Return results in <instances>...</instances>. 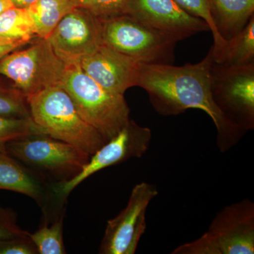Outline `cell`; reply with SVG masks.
Returning <instances> with one entry per match:
<instances>
[{
  "label": "cell",
  "mask_w": 254,
  "mask_h": 254,
  "mask_svg": "<svg viewBox=\"0 0 254 254\" xmlns=\"http://www.w3.org/2000/svg\"><path fill=\"white\" fill-rule=\"evenodd\" d=\"M213 49L200 63L185 66L143 64L140 68L137 86L148 93L157 113L175 116L188 109H199L208 114L217 129V145L222 152L230 149L245 132L232 123L219 109L210 88Z\"/></svg>",
  "instance_id": "obj_1"
},
{
  "label": "cell",
  "mask_w": 254,
  "mask_h": 254,
  "mask_svg": "<svg viewBox=\"0 0 254 254\" xmlns=\"http://www.w3.org/2000/svg\"><path fill=\"white\" fill-rule=\"evenodd\" d=\"M26 100L32 120L46 135L69 143L90 156L108 142L81 118L60 85L45 88Z\"/></svg>",
  "instance_id": "obj_2"
},
{
  "label": "cell",
  "mask_w": 254,
  "mask_h": 254,
  "mask_svg": "<svg viewBox=\"0 0 254 254\" xmlns=\"http://www.w3.org/2000/svg\"><path fill=\"white\" fill-rule=\"evenodd\" d=\"M60 86L69 95L81 118L107 141L129 122L130 110L124 95L105 89L78 63L66 64Z\"/></svg>",
  "instance_id": "obj_3"
},
{
  "label": "cell",
  "mask_w": 254,
  "mask_h": 254,
  "mask_svg": "<svg viewBox=\"0 0 254 254\" xmlns=\"http://www.w3.org/2000/svg\"><path fill=\"white\" fill-rule=\"evenodd\" d=\"M102 44L143 64H171L177 41L127 14L100 18Z\"/></svg>",
  "instance_id": "obj_4"
},
{
  "label": "cell",
  "mask_w": 254,
  "mask_h": 254,
  "mask_svg": "<svg viewBox=\"0 0 254 254\" xmlns=\"http://www.w3.org/2000/svg\"><path fill=\"white\" fill-rule=\"evenodd\" d=\"M4 151L53 183L68 181L90 160L88 153L48 135H31L4 145Z\"/></svg>",
  "instance_id": "obj_5"
},
{
  "label": "cell",
  "mask_w": 254,
  "mask_h": 254,
  "mask_svg": "<svg viewBox=\"0 0 254 254\" xmlns=\"http://www.w3.org/2000/svg\"><path fill=\"white\" fill-rule=\"evenodd\" d=\"M172 254H254L253 202L245 199L225 207L200 238L177 247Z\"/></svg>",
  "instance_id": "obj_6"
},
{
  "label": "cell",
  "mask_w": 254,
  "mask_h": 254,
  "mask_svg": "<svg viewBox=\"0 0 254 254\" xmlns=\"http://www.w3.org/2000/svg\"><path fill=\"white\" fill-rule=\"evenodd\" d=\"M15 51L0 60V74L13 83L14 91L27 98L53 86L63 78L65 63L55 54L47 39Z\"/></svg>",
  "instance_id": "obj_7"
},
{
  "label": "cell",
  "mask_w": 254,
  "mask_h": 254,
  "mask_svg": "<svg viewBox=\"0 0 254 254\" xmlns=\"http://www.w3.org/2000/svg\"><path fill=\"white\" fill-rule=\"evenodd\" d=\"M212 95L219 109L244 132L254 127V64L210 68Z\"/></svg>",
  "instance_id": "obj_8"
},
{
  "label": "cell",
  "mask_w": 254,
  "mask_h": 254,
  "mask_svg": "<svg viewBox=\"0 0 254 254\" xmlns=\"http://www.w3.org/2000/svg\"><path fill=\"white\" fill-rule=\"evenodd\" d=\"M151 138L149 128L139 126L130 120L118 134L91 155L77 175L68 181L55 184L57 196L64 202L76 187L100 170L128 159L141 158L149 148Z\"/></svg>",
  "instance_id": "obj_9"
},
{
  "label": "cell",
  "mask_w": 254,
  "mask_h": 254,
  "mask_svg": "<svg viewBox=\"0 0 254 254\" xmlns=\"http://www.w3.org/2000/svg\"><path fill=\"white\" fill-rule=\"evenodd\" d=\"M158 194L156 187L147 182L133 187L126 208L108 222L100 254H135L146 229L147 208Z\"/></svg>",
  "instance_id": "obj_10"
},
{
  "label": "cell",
  "mask_w": 254,
  "mask_h": 254,
  "mask_svg": "<svg viewBox=\"0 0 254 254\" xmlns=\"http://www.w3.org/2000/svg\"><path fill=\"white\" fill-rule=\"evenodd\" d=\"M47 40L65 64L79 63L102 45L100 18L86 10L73 8Z\"/></svg>",
  "instance_id": "obj_11"
},
{
  "label": "cell",
  "mask_w": 254,
  "mask_h": 254,
  "mask_svg": "<svg viewBox=\"0 0 254 254\" xmlns=\"http://www.w3.org/2000/svg\"><path fill=\"white\" fill-rule=\"evenodd\" d=\"M122 14L128 15L178 42L210 31L203 19L189 14L175 0H127Z\"/></svg>",
  "instance_id": "obj_12"
},
{
  "label": "cell",
  "mask_w": 254,
  "mask_h": 254,
  "mask_svg": "<svg viewBox=\"0 0 254 254\" xmlns=\"http://www.w3.org/2000/svg\"><path fill=\"white\" fill-rule=\"evenodd\" d=\"M55 184L24 166L5 152L0 151V190L28 195L37 202L45 219L51 220L64 214V202L57 196Z\"/></svg>",
  "instance_id": "obj_13"
},
{
  "label": "cell",
  "mask_w": 254,
  "mask_h": 254,
  "mask_svg": "<svg viewBox=\"0 0 254 254\" xmlns=\"http://www.w3.org/2000/svg\"><path fill=\"white\" fill-rule=\"evenodd\" d=\"M78 64L85 73L105 89L121 95L128 88L137 86L141 65L103 44L83 57Z\"/></svg>",
  "instance_id": "obj_14"
},
{
  "label": "cell",
  "mask_w": 254,
  "mask_h": 254,
  "mask_svg": "<svg viewBox=\"0 0 254 254\" xmlns=\"http://www.w3.org/2000/svg\"><path fill=\"white\" fill-rule=\"evenodd\" d=\"M214 20L225 41L247 26L254 16V0H213Z\"/></svg>",
  "instance_id": "obj_15"
},
{
  "label": "cell",
  "mask_w": 254,
  "mask_h": 254,
  "mask_svg": "<svg viewBox=\"0 0 254 254\" xmlns=\"http://www.w3.org/2000/svg\"><path fill=\"white\" fill-rule=\"evenodd\" d=\"M75 8L71 0H37L27 8L36 36L48 39L62 18Z\"/></svg>",
  "instance_id": "obj_16"
},
{
  "label": "cell",
  "mask_w": 254,
  "mask_h": 254,
  "mask_svg": "<svg viewBox=\"0 0 254 254\" xmlns=\"http://www.w3.org/2000/svg\"><path fill=\"white\" fill-rule=\"evenodd\" d=\"M214 62L229 66L254 64V16L242 31L226 41L221 54Z\"/></svg>",
  "instance_id": "obj_17"
},
{
  "label": "cell",
  "mask_w": 254,
  "mask_h": 254,
  "mask_svg": "<svg viewBox=\"0 0 254 254\" xmlns=\"http://www.w3.org/2000/svg\"><path fill=\"white\" fill-rule=\"evenodd\" d=\"M0 38L28 44L37 38L34 23L27 9L13 6L0 14Z\"/></svg>",
  "instance_id": "obj_18"
},
{
  "label": "cell",
  "mask_w": 254,
  "mask_h": 254,
  "mask_svg": "<svg viewBox=\"0 0 254 254\" xmlns=\"http://www.w3.org/2000/svg\"><path fill=\"white\" fill-rule=\"evenodd\" d=\"M64 215H60L49 225L44 220L39 230L34 233H28V237L36 246L40 254H66L63 239Z\"/></svg>",
  "instance_id": "obj_19"
},
{
  "label": "cell",
  "mask_w": 254,
  "mask_h": 254,
  "mask_svg": "<svg viewBox=\"0 0 254 254\" xmlns=\"http://www.w3.org/2000/svg\"><path fill=\"white\" fill-rule=\"evenodd\" d=\"M182 9L189 14L201 18L208 24L213 34L214 45L212 47L214 61H215L225 48L226 41L219 34L214 20L213 0H175Z\"/></svg>",
  "instance_id": "obj_20"
},
{
  "label": "cell",
  "mask_w": 254,
  "mask_h": 254,
  "mask_svg": "<svg viewBox=\"0 0 254 254\" xmlns=\"http://www.w3.org/2000/svg\"><path fill=\"white\" fill-rule=\"evenodd\" d=\"M31 135L46 134L31 118H14L0 116V151L5 152L4 145L8 142Z\"/></svg>",
  "instance_id": "obj_21"
},
{
  "label": "cell",
  "mask_w": 254,
  "mask_h": 254,
  "mask_svg": "<svg viewBox=\"0 0 254 254\" xmlns=\"http://www.w3.org/2000/svg\"><path fill=\"white\" fill-rule=\"evenodd\" d=\"M0 116L5 118H31L27 100L14 89H0Z\"/></svg>",
  "instance_id": "obj_22"
},
{
  "label": "cell",
  "mask_w": 254,
  "mask_h": 254,
  "mask_svg": "<svg viewBox=\"0 0 254 254\" xmlns=\"http://www.w3.org/2000/svg\"><path fill=\"white\" fill-rule=\"evenodd\" d=\"M73 6L105 18L123 14L127 0H71Z\"/></svg>",
  "instance_id": "obj_23"
},
{
  "label": "cell",
  "mask_w": 254,
  "mask_h": 254,
  "mask_svg": "<svg viewBox=\"0 0 254 254\" xmlns=\"http://www.w3.org/2000/svg\"><path fill=\"white\" fill-rule=\"evenodd\" d=\"M36 246L27 235L0 242V254H37Z\"/></svg>",
  "instance_id": "obj_24"
},
{
  "label": "cell",
  "mask_w": 254,
  "mask_h": 254,
  "mask_svg": "<svg viewBox=\"0 0 254 254\" xmlns=\"http://www.w3.org/2000/svg\"><path fill=\"white\" fill-rule=\"evenodd\" d=\"M28 233L18 226L16 215L12 210L0 207V242Z\"/></svg>",
  "instance_id": "obj_25"
},
{
  "label": "cell",
  "mask_w": 254,
  "mask_h": 254,
  "mask_svg": "<svg viewBox=\"0 0 254 254\" xmlns=\"http://www.w3.org/2000/svg\"><path fill=\"white\" fill-rule=\"evenodd\" d=\"M27 44L28 43H23V42L11 41V40L0 38V60H2L4 57L13 53L15 50Z\"/></svg>",
  "instance_id": "obj_26"
},
{
  "label": "cell",
  "mask_w": 254,
  "mask_h": 254,
  "mask_svg": "<svg viewBox=\"0 0 254 254\" xmlns=\"http://www.w3.org/2000/svg\"><path fill=\"white\" fill-rule=\"evenodd\" d=\"M36 1L37 0H10L13 6L21 9H27L28 6Z\"/></svg>",
  "instance_id": "obj_27"
},
{
  "label": "cell",
  "mask_w": 254,
  "mask_h": 254,
  "mask_svg": "<svg viewBox=\"0 0 254 254\" xmlns=\"http://www.w3.org/2000/svg\"><path fill=\"white\" fill-rule=\"evenodd\" d=\"M11 6H13V4L10 0H0V14Z\"/></svg>",
  "instance_id": "obj_28"
}]
</instances>
